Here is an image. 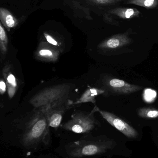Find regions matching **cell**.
Returning a JSON list of instances; mask_svg holds the SVG:
<instances>
[{
  "instance_id": "obj_1",
  "label": "cell",
  "mask_w": 158,
  "mask_h": 158,
  "mask_svg": "<svg viewBox=\"0 0 158 158\" xmlns=\"http://www.w3.org/2000/svg\"><path fill=\"white\" fill-rule=\"evenodd\" d=\"M49 126L43 112L38 109L28 123L22 136V143L26 148H32L41 143H47Z\"/></svg>"
},
{
  "instance_id": "obj_2",
  "label": "cell",
  "mask_w": 158,
  "mask_h": 158,
  "mask_svg": "<svg viewBox=\"0 0 158 158\" xmlns=\"http://www.w3.org/2000/svg\"><path fill=\"white\" fill-rule=\"evenodd\" d=\"M71 88L70 85L67 84L47 87L34 95L29 100V103L38 109L63 104L69 101L67 98Z\"/></svg>"
},
{
  "instance_id": "obj_3",
  "label": "cell",
  "mask_w": 158,
  "mask_h": 158,
  "mask_svg": "<svg viewBox=\"0 0 158 158\" xmlns=\"http://www.w3.org/2000/svg\"><path fill=\"white\" fill-rule=\"evenodd\" d=\"M111 147L109 141L79 140L68 146L67 153L70 158H82L101 155Z\"/></svg>"
},
{
  "instance_id": "obj_4",
  "label": "cell",
  "mask_w": 158,
  "mask_h": 158,
  "mask_svg": "<svg viewBox=\"0 0 158 158\" xmlns=\"http://www.w3.org/2000/svg\"><path fill=\"white\" fill-rule=\"evenodd\" d=\"M93 110L90 113L79 112L71 117V119L61 126L62 129L77 134L85 133L93 130L96 124Z\"/></svg>"
},
{
  "instance_id": "obj_5",
  "label": "cell",
  "mask_w": 158,
  "mask_h": 158,
  "mask_svg": "<svg viewBox=\"0 0 158 158\" xmlns=\"http://www.w3.org/2000/svg\"><path fill=\"white\" fill-rule=\"evenodd\" d=\"M93 110L94 112L98 111L102 117L110 125L125 136L130 138H135L137 137L138 133L136 130L119 117L111 112L101 110L96 106L94 108Z\"/></svg>"
},
{
  "instance_id": "obj_6",
  "label": "cell",
  "mask_w": 158,
  "mask_h": 158,
  "mask_svg": "<svg viewBox=\"0 0 158 158\" xmlns=\"http://www.w3.org/2000/svg\"><path fill=\"white\" fill-rule=\"evenodd\" d=\"M72 105L70 100L66 103L40 109L46 117L49 127L57 128L61 124L63 115L69 106Z\"/></svg>"
},
{
  "instance_id": "obj_7",
  "label": "cell",
  "mask_w": 158,
  "mask_h": 158,
  "mask_svg": "<svg viewBox=\"0 0 158 158\" xmlns=\"http://www.w3.org/2000/svg\"><path fill=\"white\" fill-rule=\"evenodd\" d=\"M106 85L110 91L117 94H130L142 89L141 86L130 84L123 80L114 78L109 79L106 82Z\"/></svg>"
},
{
  "instance_id": "obj_8",
  "label": "cell",
  "mask_w": 158,
  "mask_h": 158,
  "mask_svg": "<svg viewBox=\"0 0 158 158\" xmlns=\"http://www.w3.org/2000/svg\"><path fill=\"white\" fill-rule=\"evenodd\" d=\"M60 51L57 47L46 42H40L35 52V56L38 60L47 62H56L58 60Z\"/></svg>"
},
{
  "instance_id": "obj_9",
  "label": "cell",
  "mask_w": 158,
  "mask_h": 158,
  "mask_svg": "<svg viewBox=\"0 0 158 158\" xmlns=\"http://www.w3.org/2000/svg\"><path fill=\"white\" fill-rule=\"evenodd\" d=\"M131 40L128 33L113 35L102 42L98 47L103 50H112L121 48L130 44Z\"/></svg>"
},
{
  "instance_id": "obj_10",
  "label": "cell",
  "mask_w": 158,
  "mask_h": 158,
  "mask_svg": "<svg viewBox=\"0 0 158 158\" xmlns=\"http://www.w3.org/2000/svg\"><path fill=\"white\" fill-rule=\"evenodd\" d=\"M11 66L6 65L3 69L2 74L7 88V93L10 98H13L18 88V82L15 75L10 71Z\"/></svg>"
},
{
  "instance_id": "obj_11",
  "label": "cell",
  "mask_w": 158,
  "mask_h": 158,
  "mask_svg": "<svg viewBox=\"0 0 158 158\" xmlns=\"http://www.w3.org/2000/svg\"><path fill=\"white\" fill-rule=\"evenodd\" d=\"M0 20L2 25L8 31L11 29L15 27L19 23V20L7 9L3 7L0 8Z\"/></svg>"
},
{
  "instance_id": "obj_12",
  "label": "cell",
  "mask_w": 158,
  "mask_h": 158,
  "mask_svg": "<svg viewBox=\"0 0 158 158\" xmlns=\"http://www.w3.org/2000/svg\"><path fill=\"white\" fill-rule=\"evenodd\" d=\"M109 13L122 19L134 18L139 16L140 14V11L136 8L126 7H117L109 10Z\"/></svg>"
},
{
  "instance_id": "obj_13",
  "label": "cell",
  "mask_w": 158,
  "mask_h": 158,
  "mask_svg": "<svg viewBox=\"0 0 158 158\" xmlns=\"http://www.w3.org/2000/svg\"><path fill=\"white\" fill-rule=\"evenodd\" d=\"M105 90L96 88H89L84 92L82 95L77 101L72 103V105H78L81 103H95V98L105 93Z\"/></svg>"
},
{
  "instance_id": "obj_14",
  "label": "cell",
  "mask_w": 158,
  "mask_h": 158,
  "mask_svg": "<svg viewBox=\"0 0 158 158\" xmlns=\"http://www.w3.org/2000/svg\"><path fill=\"white\" fill-rule=\"evenodd\" d=\"M8 40L4 27L0 23V51L1 58L4 59L8 51Z\"/></svg>"
},
{
  "instance_id": "obj_15",
  "label": "cell",
  "mask_w": 158,
  "mask_h": 158,
  "mask_svg": "<svg viewBox=\"0 0 158 158\" xmlns=\"http://www.w3.org/2000/svg\"><path fill=\"white\" fill-rule=\"evenodd\" d=\"M138 116L143 118L153 119L158 118V109L154 107H143L138 110Z\"/></svg>"
},
{
  "instance_id": "obj_16",
  "label": "cell",
  "mask_w": 158,
  "mask_h": 158,
  "mask_svg": "<svg viewBox=\"0 0 158 158\" xmlns=\"http://www.w3.org/2000/svg\"><path fill=\"white\" fill-rule=\"evenodd\" d=\"M127 3L145 8H152L158 5V0H129Z\"/></svg>"
},
{
  "instance_id": "obj_17",
  "label": "cell",
  "mask_w": 158,
  "mask_h": 158,
  "mask_svg": "<svg viewBox=\"0 0 158 158\" xmlns=\"http://www.w3.org/2000/svg\"><path fill=\"white\" fill-rule=\"evenodd\" d=\"M144 94V98L146 102H151L154 101L156 96V91L152 89H147L145 90Z\"/></svg>"
},
{
  "instance_id": "obj_18",
  "label": "cell",
  "mask_w": 158,
  "mask_h": 158,
  "mask_svg": "<svg viewBox=\"0 0 158 158\" xmlns=\"http://www.w3.org/2000/svg\"><path fill=\"white\" fill-rule=\"evenodd\" d=\"M44 36L46 40V41L49 44H51V45H53L55 47H57V48L60 46V44H59L58 42L52 35L45 32V33H44Z\"/></svg>"
},
{
  "instance_id": "obj_19",
  "label": "cell",
  "mask_w": 158,
  "mask_h": 158,
  "mask_svg": "<svg viewBox=\"0 0 158 158\" xmlns=\"http://www.w3.org/2000/svg\"><path fill=\"white\" fill-rule=\"evenodd\" d=\"M94 2L98 4L108 5L116 2L115 0H93Z\"/></svg>"
},
{
  "instance_id": "obj_20",
  "label": "cell",
  "mask_w": 158,
  "mask_h": 158,
  "mask_svg": "<svg viewBox=\"0 0 158 158\" xmlns=\"http://www.w3.org/2000/svg\"><path fill=\"white\" fill-rule=\"evenodd\" d=\"M6 85L5 81L4 80L1 79L0 81V93L2 95L4 94L6 91Z\"/></svg>"
},
{
  "instance_id": "obj_21",
  "label": "cell",
  "mask_w": 158,
  "mask_h": 158,
  "mask_svg": "<svg viewBox=\"0 0 158 158\" xmlns=\"http://www.w3.org/2000/svg\"><path fill=\"white\" fill-rule=\"evenodd\" d=\"M115 1H121V0H115Z\"/></svg>"
}]
</instances>
